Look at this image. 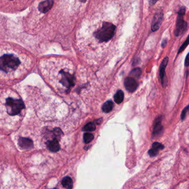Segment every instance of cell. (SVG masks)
<instances>
[{
  "mask_svg": "<svg viewBox=\"0 0 189 189\" xmlns=\"http://www.w3.org/2000/svg\"><path fill=\"white\" fill-rule=\"evenodd\" d=\"M116 26L111 22H104L94 30V36L99 43L108 42L115 36Z\"/></svg>",
  "mask_w": 189,
  "mask_h": 189,
  "instance_id": "1",
  "label": "cell"
},
{
  "mask_svg": "<svg viewBox=\"0 0 189 189\" xmlns=\"http://www.w3.org/2000/svg\"><path fill=\"white\" fill-rule=\"evenodd\" d=\"M20 64V59L14 54H4L0 57V71L5 73L16 71Z\"/></svg>",
  "mask_w": 189,
  "mask_h": 189,
  "instance_id": "2",
  "label": "cell"
},
{
  "mask_svg": "<svg viewBox=\"0 0 189 189\" xmlns=\"http://www.w3.org/2000/svg\"><path fill=\"white\" fill-rule=\"evenodd\" d=\"M5 106L7 114L11 116L18 115L25 108L24 103L21 99H14L10 97L7 98Z\"/></svg>",
  "mask_w": 189,
  "mask_h": 189,
  "instance_id": "3",
  "label": "cell"
},
{
  "mask_svg": "<svg viewBox=\"0 0 189 189\" xmlns=\"http://www.w3.org/2000/svg\"><path fill=\"white\" fill-rule=\"evenodd\" d=\"M184 15L185 14L178 13V16L176 20L175 30L174 32L175 36L176 37H178L183 34L187 30V24L184 20Z\"/></svg>",
  "mask_w": 189,
  "mask_h": 189,
  "instance_id": "4",
  "label": "cell"
},
{
  "mask_svg": "<svg viewBox=\"0 0 189 189\" xmlns=\"http://www.w3.org/2000/svg\"><path fill=\"white\" fill-rule=\"evenodd\" d=\"M60 83L67 88H70L75 85L74 75L69 72L62 70L60 72Z\"/></svg>",
  "mask_w": 189,
  "mask_h": 189,
  "instance_id": "5",
  "label": "cell"
},
{
  "mask_svg": "<svg viewBox=\"0 0 189 189\" xmlns=\"http://www.w3.org/2000/svg\"><path fill=\"white\" fill-rule=\"evenodd\" d=\"M168 62H169V58L166 57L163 60L160 66L159 75H160V78L162 82V85L164 88H165L167 85V78L166 76V68L167 66V64L168 63Z\"/></svg>",
  "mask_w": 189,
  "mask_h": 189,
  "instance_id": "6",
  "label": "cell"
},
{
  "mask_svg": "<svg viewBox=\"0 0 189 189\" xmlns=\"http://www.w3.org/2000/svg\"><path fill=\"white\" fill-rule=\"evenodd\" d=\"M163 19V13L158 12L155 14L152 22V30L153 32H155L159 29L162 23Z\"/></svg>",
  "mask_w": 189,
  "mask_h": 189,
  "instance_id": "7",
  "label": "cell"
},
{
  "mask_svg": "<svg viewBox=\"0 0 189 189\" xmlns=\"http://www.w3.org/2000/svg\"><path fill=\"white\" fill-rule=\"evenodd\" d=\"M125 89L129 92L135 91L138 87V83L135 79L132 77H127L125 80Z\"/></svg>",
  "mask_w": 189,
  "mask_h": 189,
  "instance_id": "8",
  "label": "cell"
},
{
  "mask_svg": "<svg viewBox=\"0 0 189 189\" xmlns=\"http://www.w3.org/2000/svg\"><path fill=\"white\" fill-rule=\"evenodd\" d=\"M161 121H162V117L158 118L155 120L153 131V136L154 138L159 136L163 134V127L162 125Z\"/></svg>",
  "mask_w": 189,
  "mask_h": 189,
  "instance_id": "9",
  "label": "cell"
},
{
  "mask_svg": "<svg viewBox=\"0 0 189 189\" xmlns=\"http://www.w3.org/2000/svg\"><path fill=\"white\" fill-rule=\"evenodd\" d=\"M54 1L53 0H45L44 1H42L39 4L38 10L42 13L45 14L48 11L51 10Z\"/></svg>",
  "mask_w": 189,
  "mask_h": 189,
  "instance_id": "10",
  "label": "cell"
},
{
  "mask_svg": "<svg viewBox=\"0 0 189 189\" xmlns=\"http://www.w3.org/2000/svg\"><path fill=\"white\" fill-rule=\"evenodd\" d=\"M18 144L20 148L23 149H30L33 147V142L30 139L27 138L20 137L18 141Z\"/></svg>",
  "mask_w": 189,
  "mask_h": 189,
  "instance_id": "11",
  "label": "cell"
},
{
  "mask_svg": "<svg viewBox=\"0 0 189 189\" xmlns=\"http://www.w3.org/2000/svg\"><path fill=\"white\" fill-rule=\"evenodd\" d=\"M47 148L52 152H57L60 149V145L57 139H54L53 140L49 141L47 143Z\"/></svg>",
  "mask_w": 189,
  "mask_h": 189,
  "instance_id": "12",
  "label": "cell"
},
{
  "mask_svg": "<svg viewBox=\"0 0 189 189\" xmlns=\"http://www.w3.org/2000/svg\"><path fill=\"white\" fill-rule=\"evenodd\" d=\"M61 184L63 186L67 188V189H71L73 186V182L71 178L69 176L65 177L64 179H63Z\"/></svg>",
  "mask_w": 189,
  "mask_h": 189,
  "instance_id": "13",
  "label": "cell"
},
{
  "mask_svg": "<svg viewBox=\"0 0 189 189\" xmlns=\"http://www.w3.org/2000/svg\"><path fill=\"white\" fill-rule=\"evenodd\" d=\"M113 108V103L111 101H108L105 103L102 106V111L106 113H108L111 111Z\"/></svg>",
  "mask_w": 189,
  "mask_h": 189,
  "instance_id": "14",
  "label": "cell"
},
{
  "mask_svg": "<svg viewBox=\"0 0 189 189\" xmlns=\"http://www.w3.org/2000/svg\"><path fill=\"white\" fill-rule=\"evenodd\" d=\"M124 99V93L121 90L117 91V93L114 95V100L117 104H120L123 101Z\"/></svg>",
  "mask_w": 189,
  "mask_h": 189,
  "instance_id": "15",
  "label": "cell"
},
{
  "mask_svg": "<svg viewBox=\"0 0 189 189\" xmlns=\"http://www.w3.org/2000/svg\"><path fill=\"white\" fill-rule=\"evenodd\" d=\"M96 129L95 125L94 123H88L86 125L84 126L82 129V130L84 132H93Z\"/></svg>",
  "mask_w": 189,
  "mask_h": 189,
  "instance_id": "16",
  "label": "cell"
},
{
  "mask_svg": "<svg viewBox=\"0 0 189 189\" xmlns=\"http://www.w3.org/2000/svg\"><path fill=\"white\" fill-rule=\"evenodd\" d=\"M94 135L91 133H86L84 135V140L86 144L90 143L94 139Z\"/></svg>",
  "mask_w": 189,
  "mask_h": 189,
  "instance_id": "17",
  "label": "cell"
},
{
  "mask_svg": "<svg viewBox=\"0 0 189 189\" xmlns=\"http://www.w3.org/2000/svg\"><path fill=\"white\" fill-rule=\"evenodd\" d=\"M141 74V70L140 68H135V69L132 70L131 72L130 75L132 77V78H138Z\"/></svg>",
  "mask_w": 189,
  "mask_h": 189,
  "instance_id": "18",
  "label": "cell"
},
{
  "mask_svg": "<svg viewBox=\"0 0 189 189\" xmlns=\"http://www.w3.org/2000/svg\"><path fill=\"white\" fill-rule=\"evenodd\" d=\"M189 44V34L188 35V36L187 37V38L186 39L185 42L183 43V44L181 45V46L179 48V51L178 52V54H179L180 53L182 52V51H184L186 48L187 47V46Z\"/></svg>",
  "mask_w": 189,
  "mask_h": 189,
  "instance_id": "19",
  "label": "cell"
},
{
  "mask_svg": "<svg viewBox=\"0 0 189 189\" xmlns=\"http://www.w3.org/2000/svg\"><path fill=\"white\" fill-rule=\"evenodd\" d=\"M152 148L155 149L156 150L159 151V150H162L164 148V146L160 143L155 142L152 145Z\"/></svg>",
  "mask_w": 189,
  "mask_h": 189,
  "instance_id": "20",
  "label": "cell"
},
{
  "mask_svg": "<svg viewBox=\"0 0 189 189\" xmlns=\"http://www.w3.org/2000/svg\"><path fill=\"white\" fill-rule=\"evenodd\" d=\"M189 105H188L187 106H186L185 108L182 110V112H181V119L182 120H184L185 119L186 114H187V111H189Z\"/></svg>",
  "mask_w": 189,
  "mask_h": 189,
  "instance_id": "21",
  "label": "cell"
},
{
  "mask_svg": "<svg viewBox=\"0 0 189 189\" xmlns=\"http://www.w3.org/2000/svg\"><path fill=\"white\" fill-rule=\"evenodd\" d=\"M159 153V151L155 149L152 148L149 150L148 154L150 157H154L157 155Z\"/></svg>",
  "mask_w": 189,
  "mask_h": 189,
  "instance_id": "22",
  "label": "cell"
},
{
  "mask_svg": "<svg viewBox=\"0 0 189 189\" xmlns=\"http://www.w3.org/2000/svg\"><path fill=\"white\" fill-rule=\"evenodd\" d=\"M185 66L188 67L189 66V53L187 54L185 60Z\"/></svg>",
  "mask_w": 189,
  "mask_h": 189,
  "instance_id": "23",
  "label": "cell"
},
{
  "mask_svg": "<svg viewBox=\"0 0 189 189\" xmlns=\"http://www.w3.org/2000/svg\"><path fill=\"white\" fill-rule=\"evenodd\" d=\"M158 0H148L149 4L150 5H153L158 1Z\"/></svg>",
  "mask_w": 189,
  "mask_h": 189,
  "instance_id": "24",
  "label": "cell"
},
{
  "mask_svg": "<svg viewBox=\"0 0 189 189\" xmlns=\"http://www.w3.org/2000/svg\"><path fill=\"white\" fill-rule=\"evenodd\" d=\"M167 44V40L165 39V40H164L162 42V46L163 48H164L166 46V45Z\"/></svg>",
  "mask_w": 189,
  "mask_h": 189,
  "instance_id": "25",
  "label": "cell"
},
{
  "mask_svg": "<svg viewBox=\"0 0 189 189\" xmlns=\"http://www.w3.org/2000/svg\"><path fill=\"white\" fill-rule=\"evenodd\" d=\"M81 3H85L87 0H79Z\"/></svg>",
  "mask_w": 189,
  "mask_h": 189,
  "instance_id": "26",
  "label": "cell"
},
{
  "mask_svg": "<svg viewBox=\"0 0 189 189\" xmlns=\"http://www.w3.org/2000/svg\"><path fill=\"white\" fill-rule=\"evenodd\" d=\"M10 1H12V0H10Z\"/></svg>",
  "mask_w": 189,
  "mask_h": 189,
  "instance_id": "27",
  "label": "cell"
}]
</instances>
